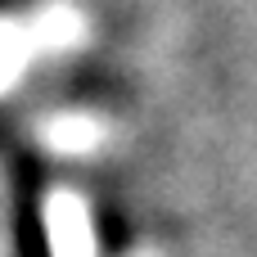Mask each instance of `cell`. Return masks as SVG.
I'll return each instance as SVG.
<instances>
[{"label": "cell", "instance_id": "obj_1", "mask_svg": "<svg viewBox=\"0 0 257 257\" xmlns=\"http://www.w3.org/2000/svg\"><path fill=\"white\" fill-rule=\"evenodd\" d=\"M41 221L50 257H95V221L77 190H50L41 203Z\"/></svg>", "mask_w": 257, "mask_h": 257}]
</instances>
